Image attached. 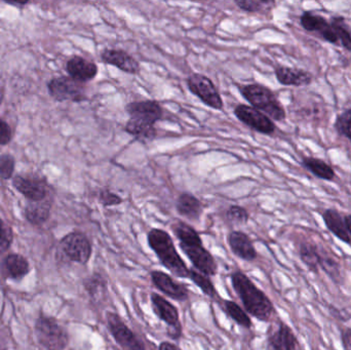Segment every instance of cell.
<instances>
[{
    "instance_id": "1",
    "label": "cell",
    "mask_w": 351,
    "mask_h": 350,
    "mask_svg": "<svg viewBox=\"0 0 351 350\" xmlns=\"http://www.w3.org/2000/svg\"><path fill=\"white\" fill-rule=\"evenodd\" d=\"M300 25L306 32L351 53V25L342 16H326L305 10L300 16Z\"/></svg>"
},
{
    "instance_id": "2",
    "label": "cell",
    "mask_w": 351,
    "mask_h": 350,
    "mask_svg": "<svg viewBox=\"0 0 351 350\" xmlns=\"http://www.w3.org/2000/svg\"><path fill=\"white\" fill-rule=\"evenodd\" d=\"M230 282L243 303V310L249 316L263 323L270 322L274 318L276 312L271 300L243 271H233Z\"/></svg>"
},
{
    "instance_id": "3",
    "label": "cell",
    "mask_w": 351,
    "mask_h": 350,
    "mask_svg": "<svg viewBox=\"0 0 351 350\" xmlns=\"http://www.w3.org/2000/svg\"><path fill=\"white\" fill-rule=\"evenodd\" d=\"M176 238L179 240L182 252L189 259L194 269L208 277L218 273V263L212 253L204 246L199 234L189 224L178 221L172 225Z\"/></svg>"
},
{
    "instance_id": "4",
    "label": "cell",
    "mask_w": 351,
    "mask_h": 350,
    "mask_svg": "<svg viewBox=\"0 0 351 350\" xmlns=\"http://www.w3.org/2000/svg\"><path fill=\"white\" fill-rule=\"evenodd\" d=\"M147 242L165 268L176 277L188 279L190 269L176 249L172 236L166 230L152 228L148 232Z\"/></svg>"
},
{
    "instance_id": "5",
    "label": "cell",
    "mask_w": 351,
    "mask_h": 350,
    "mask_svg": "<svg viewBox=\"0 0 351 350\" xmlns=\"http://www.w3.org/2000/svg\"><path fill=\"white\" fill-rule=\"evenodd\" d=\"M241 94L252 107L267 115L271 121H282L287 118V112L276 94L267 86L251 84L241 88Z\"/></svg>"
},
{
    "instance_id": "6",
    "label": "cell",
    "mask_w": 351,
    "mask_h": 350,
    "mask_svg": "<svg viewBox=\"0 0 351 350\" xmlns=\"http://www.w3.org/2000/svg\"><path fill=\"white\" fill-rule=\"evenodd\" d=\"M35 334L39 345L47 350H64L69 345L67 331L51 316H38L35 323Z\"/></svg>"
},
{
    "instance_id": "7",
    "label": "cell",
    "mask_w": 351,
    "mask_h": 350,
    "mask_svg": "<svg viewBox=\"0 0 351 350\" xmlns=\"http://www.w3.org/2000/svg\"><path fill=\"white\" fill-rule=\"evenodd\" d=\"M107 329L123 350H146L145 343L117 312H106Z\"/></svg>"
},
{
    "instance_id": "8",
    "label": "cell",
    "mask_w": 351,
    "mask_h": 350,
    "mask_svg": "<svg viewBox=\"0 0 351 350\" xmlns=\"http://www.w3.org/2000/svg\"><path fill=\"white\" fill-rule=\"evenodd\" d=\"M150 302L156 318L168 327L169 336L174 340L181 338L183 327L180 321L179 310L174 304L158 293H152Z\"/></svg>"
},
{
    "instance_id": "9",
    "label": "cell",
    "mask_w": 351,
    "mask_h": 350,
    "mask_svg": "<svg viewBox=\"0 0 351 350\" xmlns=\"http://www.w3.org/2000/svg\"><path fill=\"white\" fill-rule=\"evenodd\" d=\"M60 248L70 261L78 264H88L92 258V242L82 232H70L64 236L60 242Z\"/></svg>"
},
{
    "instance_id": "10",
    "label": "cell",
    "mask_w": 351,
    "mask_h": 350,
    "mask_svg": "<svg viewBox=\"0 0 351 350\" xmlns=\"http://www.w3.org/2000/svg\"><path fill=\"white\" fill-rule=\"evenodd\" d=\"M187 86L190 92L200 99L204 104L215 110H222L223 100L214 82L199 73L191 74L187 78Z\"/></svg>"
},
{
    "instance_id": "11",
    "label": "cell",
    "mask_w": 351,
    "mask_h": 350,
    "mask_svg": "<svg viewBox=\"0 0 351 350\" xmlns=\"http://www.w3.org/2000/svg\"><path fill=\"white\" fill-rule=\"evenodd\" d=\"M49 95L55 100L72 101V102H82L86 100V88L82 82H77L71 77L53 78L47 84Z\"/></svg>"
},
{
    "instance_id": "12",
    "label": "cell",
    "mask_w": 351,
    "mask_h": 350,
    "mask_svg": "<svg viewBox=\"0 0 351 350\" xmlns=\"http://www.w3.org/2000/svg\"><path fill=\"white\" fill-rule=\"evenodd\" d=\"M234 114L241 123L263 135H274L276 131L274 121L254 107L241 104L235 107Z\"/></svg>"
},
{
    "instance_id": "13",
    "label": "cell",
    "mask_w": 351,
    "mask_h": 350,
    "mask_svg": "<svg viewBox=\"0 0 351 350\" xmlns=\"http://www.w3.org/2000/svg\"><path fill=\"white\" fill-rule=\"evenodd\" d=\"M150 279L154 287L165 296L178 302L189 299V290L184 284L176 281L172 275L162 271H152Z\"/></svg>"
},
{
    "instance_id": "14",
    "label": "cell",
    "mask_w": 351,
    "mask_h": 350,
    "mask_svg": "<svg viewBox=\"0 0 351 350\" xmlns=\"http://www.w3.org/2000/svg\"><path fill=\"white\" fill-rule=\"evenodd\" d=\"M268 350H301L300 343L293 329L280 321L278 326L268 332Z\"/></svg>"
},
{
    "instance_id": "15",
    "label": "cell",
    "mask_w": 351,
    "mask_h": 350,
    "mask_svg": "<svg viewBox=\"0 0 351 350\" xmlns=\"http://www.w3.org/2000/svg\"><path fill=\"white\" fill-rule=\"evenodd\" d=\"M227 242L231 252L245 262H253L257 259L258 253L255 245L245 232L234 230L227 236Z\"/></svg>"
},
{
    "instance_id": "16",
    "label": "cell",
    "mask_w": 351,
    "mask_h": 350,
    "mask_svg": "<svg viewBox=\"0 0 351 350\" xmlns=\"http://www.w3.org/2000/svg\"><path fill=\"white\" fill-rule=\"evenodd\" d=\"M130 118L156 125V121L162 117V108L156 101H139L132 102L125 106Z\"/></svg>"
},
{
    "instance_id": "17",
    "label": "cell",
    "mask_w": 351,
    "mask_h": 350,
    "mask_svg": "<svg viewBox=\"0 0 351 350\" xmlns=\"http://www.w3.org/2000/svg\"><path fill=\"white\" fill-rule=\"evenodd\" d=\"M12 185L29 201L36 203L49 199V185L45 181L16 176L12 181Z\"/></svg>"
},
{
    "instance_id": "18",
    "label": "cell",
    "mask_w": 351,
    "mask_h": 350,
    "mask_svg": "<svg viewBox=\"0 0 351 350\" xmlns=\"http://www.w3.org/2000/svg\"><path fill=\"white\" fill-rule=\"evenodd\" d=\"M101 59L105 64L114 66L125 73L138 74L140 72L139 62L123 49H104L101 53Z\"/></svg>"
},
{
    "instance_id": "19",
    "label": "cell",
    "mask_w": 351,
    "mask_h": 350,
    "mask_svg": "<svg viewBox=\"0 0 351 350\" xmlns=\"http://www.w3.org/2000/svg\"><path fill=\"white\" fill-rule=\"evenodd\" d=\"M274 74L278 82L282 86H307L313 84V74L300 68L276 66Z\"/></svg>"
},
{
    "instance_id": "20",
    "label": "cell",
    "mask_w": 351,
    "mask_h": 350,
    "mask_svg": "<svg viewBox=\"0 0 351 350\" xmlns=\"http://www.w3.org/2000/svg\"><path fill=\"white\" fill-rule=\"evenodd\" d=\"M66 70L70 77L82 84L94 79L98 74V66L80 55H75L67 62Z\"/></svg>"
},
{
    "instance_id": "21",
    "label": "cell",
    "mask_w": 351,
    "mask_h": 350,
    "mask_svg": "<svg viewBox=\"0 0 351 350\" xmlns=\"http://www.w3.org/2000/svg\"><path fill=\"white\" fill-rule=\"evenodd\" d=\"M322 218L326 228L338 240L350 247V238L346 227L344 214L338 211L337 209H326L322 213Z\"/></svg>"
},
{
    "instance_id": "22",
    "label": "cell",
    "mask_w": 351,
    "mask_h": 350,
    "mask_svg": "<svg viewBox=\"0 0 351 350\" xmlns=\"http://www.w3.org/2000/svg\"><path fill=\"white\" fill-rule=\"evenodd\" d=\"M319 269L324 271L335 285H343V273H342V265L339 257L323 246H321Z\"/></svg>"
},
{
    "instance_id": "23",
    "label": "cell",
    "mask_w": 351,
    "mask_h": 350,
    "mask_svg": "<svg viewBox=\"0 0 351 350\" xmlns=\"http://www.w3.org/2000/svg\"><path fill=\"white\" fill-rule=\"evenodd\" d=\"M1 273L5 279L21 281L30 273V265L22 255L10 254L2 262Z\"/></svg>"
},
{
    "instance_id": "24",
    "label": "cell",
    "mask_w": 351,
    "mask_h": 350,
    "mask_svg": "<svg viewBox=\"0 0 351 350\" xmlns=\"http://www.w3.org/2000/svg\"><path fill=\"white\" fill-rule=\"evenodd\" d=\"M298 255L301 262L311 273L319 275L321 260V246L313 240H303L298 246Z\"/></svg>"
},
{
    "instance_id": "25",
    "label": "cell",
    "mask_w": 351,
    "mask_h": 350,
    "mask_svg": "<svg viewBox=\"0 0 351 350\" xmlns=\"http://www.w3.org/2000/svg\"><path fill=\"white\" fill-rule=\"evenodd\" d=\"M178 214L186 219L197 221L202 213V205L199 199L190 193H183L176 203Z\"/></svg>"
},
{
    "instance_id": "26",
    "label": "cell",
    "mask_w": 351,
    "mask_h": 350,
    "mask_svg": "<svg viewBox=\"0 0 351 350\" xmlns=\"http://www.w3.org/2000/svg\"><path fill=\"white\" fill-rule=\"evenodd\" d=\"M301 166L321 180H335V171L328 162L321 160V158H313V156H303L302 160H301Z\"/></svg>"
},
{
    "instance_id": "27",
    "label": "cell",
    "mask_w": 351,
    "mask_h": 350,
    "mask_svg": "<svg viewBox=\"0 0 351 350\" xmlns=\"http://www.w3.org/2000/svg\"><path fill=\"white\" fill-rule=\"evenodd\" d=\"M220 305L223 312L235 324L239 325V327L245 329V330H251L253 328V322H252L251 316L237 302L232 301V300L221 299Z\"/></svg>"
},
{
    "instance_id": "28",
    "label": "cell",
    "mask_w": 351,
    "mask_h": 350,
    "mask_svg": "<svg viewBox=\"0 0 351 350\" xmlns=\"http://www.w3.org/2000/svg\"><path fill=\"white\" fill-rule=\"evenodd\" d=\"M51 203L49 199L43 201H31L25 209V217L33 225H41L49 217Z\"/></svg>"
},
{
    "instance_id": "29",
    "label": "cell",
    "mask_w": 351,
    "mask_h": 350,
    "mask_svg": "<svg viewBox=\"0 0 351 350\" xmlns=\"http://www.w3.org/2000/svg\"><path fill=\"white\" fill-rule=\"evenodd\" d=\"M84 287L93 301H102L108 293V283L101 273H94L84 279Z\"/></svg>"
},
{
    "instance_id": "30",
    "label": "cell",
    "mask_w": 351,
    "mask_h": 350,
    "mask_svg": "<svg viewBox=\"0 0 351 350\" xmlns=\"http://www.w3.org/2000/svg\"><path fill=\"white\" fill-rule=\"evenodd\" d=\"M125 131L140 141H152L156 137V127L152 123H143L137 119L130 118L125 125Z\"/></svg>"
},
{
    "instance_id": "31",
    "label": "cell",
    "mask_w": 351,
    "mask_h": 350,
    "mask_svg": "<svg viewBox=\"0 0 351 350\" xmlns=\"http://www.w3.org/2000/svg\"><path fill=\"white\" fill-rule=\"evenodd\" d=\"M188 279H190L198 289L202 290V293H204V295H206V297L212 298V299L214 300L220 298L216 287H215L212 279H210V277H208V275H202L199 271L192 268L189 271Z\"/></svg>"
},
{
    "instance_id": "32",
    "label": "cell",
    "mask_w": 351,
    "mask_h": 350,
    "mask_svg": "<svg viewBox=\"0 0 351 350\" xmlns=\"http://www.w3.org/2000/svg\"><path fill=\"white\" fill-rule=\"evenodd\" d=\"M235 4L243 12H267L274 10L276 3L270 0H237Z\"/></svg>"
},
{
    "instance_id": "33",
    "label": "cell",
    "mask_w": 351,
    "mask_h": 350,
    "mask_svg": "<svg viewBox=\"0 0 351 350\" xmlns=\"http://www.w3.org/2000/svg\"><path fill=\"white\" fill-rule=\"evenodd\" d=\"M334 129H336L338 135L346 138L351 143V107L344 109L337 115L334 123Z\"/></svg>"
},
{
    "instance_id": "34",
    "label": "cell",
    "mask_w": 351,
    "mask_h": 350,
    "mask_svg": "<svg viewBox=\"0 0 351 350\" xmlns=\"http://www.w3.org/2000/svg\"><path fill=\"white\" fill-rule=\"evenodd\" d=\"M226 218L231 223L243 225L249 222L250 214L245 208L239 205H231L226 212Z\"/></svg>"
},
{
    "instance_id": "35",
    "label": "cell",
    "mask_w": 351,
    "mask_h": 350,
    "mask_svg": "<svg viewBox=\"0 0 351 350\" xmlns=\"http://www.w3.org/2000/svg\"><path fill=\"white\" fill-rule=\"evenodd\" d=\"M12 240H14V234H12V228L0 219V254L6 252L12 246Z\"/></svg>"
},
{
    "instance_id": "36",
    "label": "cell",
    "mask_w": 351,
    "mask_h": 350,
    "mask_svg": "<svg viewBox=\"0 0 351 350\" xmlns=\"http://www.w3.org/2000/svg\"><path fill=\"white\" fill-rule=\"evenodd\" d=\"M14 171V158L10 154L0 156V178L8 180L12 178Z\"/></svg>"
},
{
    "instance_id": "37",
    "label": "cell",
    "mask_w": 351,
    "mask_h": 350,
    "mask_svg": "<svg viewBox=\"0 0 351 350\" xmlns=\"http://www.w3.org/2000/svg\"><path fill=\"white\" fill-rule=\"evenodd\" d=\"M99 201L102 203L103 207L106 208L121 205L123 201L119 195H115V193L111 192L110 190H107V189L101 191Z\"/></svg>"
},
{
    "instance_id": "38",
    "label": "cell",
    "mask_w": 351,
    "mask_h": 350,
    "mask_svg": "<svg viewBox=\"0 0 351 350\" xmlns=\"http://www.w3.org/2000/svg\"><path fill=\"white\" fill-rule=\"evenodd\" d=\"M12 138V132L10 125L5 121L0 119V145L10 143Z\"/></svg>"
},
{
    "instance_id": "39",
    "label": "cell",
    "mask_w": 351,
    "mask_h": 350,
    "mask_svg": "<svg viewBox=\"0 0 351 350\" xmlns=\"http://www.w3.org/2000/svg\"><path fill=\"white\" fill-rule=\"evenodd\" d=\"M340 339L343 350H351V327L342 329Z\"/></svg>"
},
{
    "instance_id": "40",
    "label": "cell",
    "mask_w": 351,
    "mask_h": 350,
    "mask_svg": "<svg viewBox=\"0 0 351 350\" xmlns=\"http://www.w3.org/2000/svg\"><path fill=\"white\" fill-rule=\"evenodd\" d=\"M330 314L334 316L335 318H338V320L341 321H348V318H350V314H346V312H340L338 308H329Z\"/></svg>"
},
{
    "instance_id": "41",
    "label": "cell",
    "mask_w": 351,
    "mask_h": 350,
    "mask_svg": "<svg viewBox=\"0 0 351 350\" xmlns=\"http://www.w3.org/2000/svg\"><path fill=\"white\" fill-rule=\"evenodd\" d=\"M158 350H182L181 347H178L175 343L170 342V341H164L160 343L158 347Z\"/></svg>"
},
{
    "instance_id": "42",
    "label": "cell",
    "mask_w": 351,
    "mask_h": 350,
    "mask_svg": "<svg viewBox=\"0 0 351 350\" xmlns=\"http://www.w3.org/2000/svg\"><path fill=\"white\" fill-rule=\"evenodd\" d=\"M344 219H346V227H348V234H350L351 242V215L350 214H344ZM351 248V245H350Z\"/></svg>"
},
{
    "instance_id": "43",
    "label": "cell",
    "mask_w": 351,
    "mask_h": 350,
    "mask_svg": "<svg viewBox=\"0 0 351 350\" xmlns=\"http://www.w3.org/2000/svg\"><path fill=\"white\" fill-rule=\"evenodd\" d=\"M3 98H4V92L3 90L0 88V105L2 104V102H3Z\"/></svg>"
},
{
    "instance_id": "44",
    "label": "cell",
    "mask_w": 351,
    "mask_h": 350,
    "mask_svg": "<svg viewBox=\"0 0 351 350\" xmlns=\"http://www.w3.org/2000/svg\"><path fill=\"white\" fill-rule=\"evenodd\" d=\"M27 3H28V2H23V3H21V5L24 6L25 4H27ZM10 4H14V5H19V4H20V3H10Z\"/></svg>"
}]
</instances>
